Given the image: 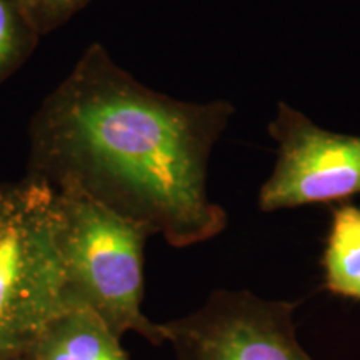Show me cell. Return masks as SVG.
Here are the masks:
<instances>
[{
	"mask_svg": "<svg viewBox=\"0 0 360 360\" xmlns=\"http://www.w3.org/2000/svg\"><path fill=\"white\" fill-rule=\"evenodd\" d=\"M154 233L75 188H56V242L65 307L97 314L117 337L135 332L155 347L160 323L142 312L143 250Z\"/></svg>",
	"mask_w": 360,
	"mask_h": 360,
	"instance_id": "cell-2",
	"label": "cell"
},
{
	"mask_svg": "<svg viewBox=\"0 0 360 360\" xmlns=\"http://www.w3.org/2000/svg\"><path fill=\"white\" fill-rule=\"evenodd\" d=\"M232 103H191L146 87L90 44L29 125L27 175L75 188L184 249L217 237L207 164Z\"/></svg>",
	"mask_w": 360,
	"mask_h": 360,
	"instance_id": "cell-1",
	"label": "cell"
},
{
	"mask_svg": "<svg viewBox=\"0 0 360 360\" xmlns=\"http://www.w3.org/2000/svg\"><path fill=\"white\" fill-rule=\"evenodd\" d=\"M323 289L360 302V205L332 207L321 257Z\"/></svg>",
	"mask_w": 360,
	"mask_h": 360,
	"instance_id": "cell-7",
	"label": "cell"
},
{
	"mask_svg": "<svg viewBox=\"0 0 360 360\" xmlns=\"http://www.w3.org/2000/svg\"><path fill=\"white\" fill-rule=\"evenodd\" d=\"M7 360H27L24 355H20V357H13V359H7Z\"/></svg>",
	"mask_w": 360,
	"mask_h": 360,
	"instance_id": "cell-10",
	"label": "cell"
},
{
	"mask_svg": "<svg viewBox=\"0 0 360 360\" xmlns=\"http://www.w3.org/2000/svg\"><path fill=\"white\" fill-rule=\"evenodd\" d=\"M27 360H130L120 337L85 307H65L44 328Z\"/></svg>",
	"mask_w": 360,
	"mask_h": 360,
	"instance_id": "cell-6",
	"label": "cell"
},
{
	"mask_svg": "<svg viewBox=\"0 0 360 360\" xmlns=\"http://www.w3.org/2000/svg\"><path fill=\"white\" fill-rule=\"evenodd\" d=\"M269 134L278 143V157L259 192L262 212L335 204L360 193V137L317 127L283 102Z\"/></svg>",
	"mask_w": 360,
	"mask_h": 360,
	"instance_id": "cell-5",
	"label": "cell"
},
{
	"mask_svg": "<svg viewBox=\"0 0 360 360\" xmlns=\"http://www.w3.org/2000/svg\"><path fill=\"white\" fill-rule=\"evenodd\" d=\"M39 40L19 0H0V82L24 64Z\"/></svg>",
	"mask_w": 360,
	"mask_h": 360,
	"instance_id": "cell-8",
	"label": "cell"
},
{
	"mask_svg": "<svg viewBox=\"0 0 360 360\" xmlns=\"http://www.w3.org/2000/svg\"><path fill=\"white\" fill-rule=\"evenodd\" d=\"M297 305L215 290L202 307L160 326L177 360H314L297 340Z\"/></svg>",
	"mask_w": 360,
	"mask_h": 360,
	"instance_id": "cell-4",
	"label": "cell"
},
{
	"mask_svg": "<svg viewBox=\"0 0 360 360\" xmlns=\"http://www.w3.org/2000/svg\"><path fill=\"white\" fill-rule=\"evenodd\" d=\"M65 309L56 242V188L0 184V360L20 357Z\"/></svg>",
	"mask_w": 360,
	"mask_h": 360,
	"instance_id": "cell-3",
	"label": "cell"
},
{
	"mask_svg": "<svg viewBox=\"0 0 360 360\" xmlns=\"http://www.w3.org/2000/svg\"><path fill=\"white\" fill-rule=\"evenodd\" d=\"M35 32L44 35L65 25L94 0H19Z\"/></svg>",
	"mask_w": 360,
	"mask_h": 360,
	"instance_id": "cell-9",
	"label": "cell"
}]
</instances>
